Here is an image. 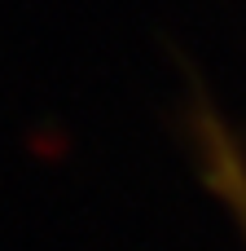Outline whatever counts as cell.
<instances>
[{"label": "cell", "instance_id": "6da1fadb", "mask_svg": "<svg viewBox=\"0 0 246 251\" xmlns=\"http://www.w3.org/2000/svg\"><path fill=\"white\" fill-rule=\"evenodd\" d=\"M198 146H202V172H207L216 199L229 207V216L242 234V247H246V154H242V146L216 119H202Z\"/></svg>", "mask_w": 246, "mask_h": 251}]
</instances>
